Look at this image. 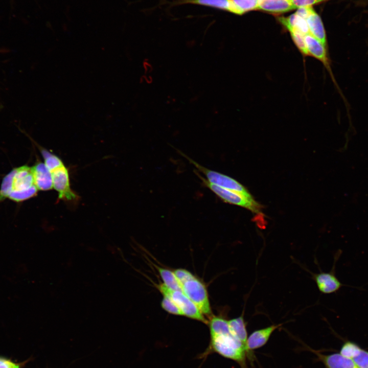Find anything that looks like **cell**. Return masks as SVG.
<instances>
[{
    "label": "cell",
    "mask_w": 368,
    "mask_h": 368,
    "mask_svg": "<svg viewBox=\"0 0 368 368\" xmlns=\"http://www.w3.org/2000/svg\"><path fill=\"white\" fill-rule=\"evenodd\" d=\"M209 348L205 355L210 353H216L219 355L236 362L240 368H247L246 357L249 354L245 346L231 332L211 334Z\"/></svg>",
    "instance_id": "6da1fadb"
},
{
    "label": "cell",
    "mask_w": 368,
    "mask_h": 368,
    "mask_svg": "<svg viewBox=\"0 0 368 368\" xmlns=\"http://www.w3.org/2000/svg\"><path fill=\"white\" fill-rule=\"evenodd\" d=\"M11 191L8 198L21 202L36 195L31 167L22 166L12 170Z\"/></svg>",
    "instance_id": "7a4b0ae2"
},
{
    "label": "cell",
    "mask_w": 368,
    "mask_h": 368,
    "mask_svg": "<svg viewBox=\"0 0 368 368\" xmlns=\"http://www.w3.org/2000/svg\"><path fill=\"white\" fill-rule=\"evenodd\" d=\"M178 151L193 165L198 171L205 175L206 179L211 183L224 189L239 193L248 198H253L248 190L236 179L225 174L209 169L194 161L181 151Z\"/></svg>",
    "instance_id": "3957f363"
},
{
    "label": "cell",
    "mask_w": 368,
    "mask_h": 368,
    "mask_svg": "<svg viewBox=\"0 0 368 368\" xmlns=\"http://www.w3.org/2000/svg\"><path fill=\"white\" fill-rule=\"evenodd\" d=\"M196 174L203 184L224 202L246 208L257 214L261 213L262 206L254 198H248L239 193L215 185L200 176L197 172Z\"/></svg>",
    "instance_id": "277c9868"
},
{
    "label": "cell",
    "mask_w": 368,
    "mask_h": 368,
    "mask_svg": "<svg viewBox=\"0 0 368 368\" xmlns=\"http://www.w3.org/2000/svg\"><path fill=\"white\" fill-rule=\"evenodd\" d=\"M158 287L163 295L169 296L177 304L184 316L204 324L208 323L203 314L182 291L171 289L164 283L159 284Z\"/></svg>",
    "instance_id": "5b68a950"
},
{
    "label": "cell",
    "mask_w": 368,
    "mask_h": 368,
    "mask_svg": "<svg viewBox=\"0 0 368 368\" xmlns=\"http://www.w3.org/2000/svg\"><path fill=\"white\" fill-rule=\"evenodd\" d=\"M182 292L205 315H211V308L205 287L196 278L185 282L182 286Z\"/></svg>",
    "instance_id": "8992f818"
},
{
    "label": "cell",
    "mask_w": 368,
    "mask_h": 368,
    "mask_svg": "<svg viewBox=\"0 0 368 368\" xmlns=\"http://www.w3.org/2000/svg\"><path fill=\"white\" fill-rule=\"evenodd\" d=\"M53 188L58 193V197L63 200L73 201L78 196L71 188L68 171L64 164L50 171Z\"/></svg>",
    "instance_id": "52a82bcc"
},
{
    "label": "cell",
    "mask_w": 368,
    "mask_h": 368,
    "mask_svg": "<svg viewBox=\"0 0 368 368\" xmlns=\"http://www.w3.org/2000/svg\"><path fill=\"white\" fill-rule=\"evenodd\" d=\"M341 251L336 254L335 261L332 269L329 272H321L314 275V279L319 290L324 294H330L338 291L344 285L336 277L335 264L339 258Z\"/></svg>",
    "instance_id": "ba28073f"
},
{
    "label": "cell",
    "mask_w": 368,
    "mask_h": 368,
    "mask_svg": "<svg viewBox=\"0 0 368 368\" xmlns=\"http://www.w3.org/2000/svg\"><path fill=\"white\" fill-rule=\"evenodd\" d=\"M305 41L309 56L314 57L320 61L331 74V70L327 55V47L311 34L305 36Z\"/></svg>",
    "instance_id": "9c48e42d"
},
{
    "label": "cell",
    "mask_w": 368,
    "mask_h": 368,
    "mask_svg": "<svg viewBox=\"0 0 368 368\" xmlns=\"http://www.w3.org/2000/svg\"><path fill=\"white\" fill-rule=\"evenodd\" d=\"M282 324L272 325L253 332L247 338L246 349L248 353L264 346L268 341L272 333Z\"/></svg>",
    "instance_id": "30bf717a"
},
{
    "label": "cell",
    "mask_w": 368,
    "mask_h": 368,
    "mask_svg": "<svg viewBox=\"0 0 368 368\" xmlns=\"http://www.w3.org/2000/svg\"><path fill=\"white\" fill-rule=\"evenodd\" d=\"M34 183L38 190L47 191L53 188L51 173L43 163H37L31 167Z\"/></svg>",
    "instance_id": "8fae6325"
},
{
    "label": "cell",
    "mask_w": 368,
    "mask_h": 368,
    "mask_svg": "<svg viewBox=\"0 0 368 368\" xmlns=\"http://www.w3.org/2000/svg\"><path fill=\"white\" fill-rule=\"evenodd\" d=\"M315 353L326 368H359L352 359L345 357L340 353L328 355L316 352Z\"/></svg>",
    "instance_id": "7c38bea8"
},
{
    "label": "cell",
    "mask_w": 368,
    "mask_h": 368,
    "mask_svg": "<svg viewBox=\"0 0 368 368\" xmlns=\"http://www.w3.org/2000/svg\"><path fill=\"white\" fill-rule=\"evenodd\" d=\"M257 9L270 13H282L294 8L291 0H259Z\"/></svg>",
    "instance_id": "4fadbf2b"
},
{
    "label": "cell",
    "mask_w": 368,
    "mask_h": 368,
    "mask_svg": "<svg viewBox=\"0 0 368 368\" xmlns=\"http://www.w3.org/2000/svg\"><path fill=\"white\" fill-rule=\"evenodd\" d=\"M310 33L327 47L325 28L320 16L314 11L307 19Z\"/></svg>",
    "instance_id": "5bb4252c"
},
{
    "label": "cell",
    "mask_w": 368,
    "mask_h": 368,
    "mask_svg": "<svg viewBox=\"0 0 368 368\" xmlns=\"http://www.w3.org/2000/svg\"><path fill=\"white\" fill-rule=\"evenodd\" d=\"M228 324L232 335L240 341L246 348L248 336L243 315L228 320Z\"/></svg>",
    "instance_id": "9a60e30c"
},
{
    "label": "cell",
    "mask_w": 368,
    "mask_h": 368,
    "mask_svg": "<svg viewBox=\"0 0 368 368\" xmlns=\"http://www.w3.org/2000/svg\"><path fill=\"white\" fill-rule=\"evenodd\" d=\"M279 19L287 30L294 28L304 35L310 34L306 20L297 15L295 13L288 17H280Z\"/></svg>",
    "instance_id": "2e32d148"
},
{
    "label": "cell",
    "mask_w": 368,
    "mask_h": 368,
    "mask_svg": "<svg viewBox=\"0 0 368 368\" xmlns=\"http://www.w3.org/2000/svg\"><path fill=\"white\" fill-rule=\"evenodd\" d=\"M182 3H190L212 7L232 13L233 8L231 0H181Z\"/></svg>",
    "instance_id": "e0dca14e"
},
{
    "label": "cell",
    "mask_w": 368,
    "mask_h": 368,
    "mask_svg": "<svg viewBox=\"0 0 368 368\" xmlns=\"http://www.w3.org/2000/svg\"><path fill=\"white\" fill-rule=\"evenodd\" d=\"M157 269L162 279L164 284L168 288L174 290H182V285L175 277L173 271L160 267Z\"/></svg>",
    "instance_id": "ac0fdd59"
},
{
    "label": "cell",
    "mask_w": 368,
    "mask_h": 368,
    "mask_svg": "<svg viewBox=\"0 0 368 368\" xmlns=\"http://www.w3.org/2000/svg\"><path fill=\"white\" fill-rule=\"evenodd\" d=\"M232 4V13L242 14L250 10L257 9L259 0H231Z\"/></svg>",
    "instance_id": "d6986e66"
},
{
    "label": "cell",
    "mask_w": 368,
    "mask_h": 368,
    "mask_svg": "<svg viewBox=\"0 0 368 368\" xmlns=\"http://www.w3.org/2000/svg\"><path fill=\"white\" fill-rule=\"evenodd\" d=\"M210 335L229 332L228 320L220 317L214 316L208 322Z\"/></svg>",
    "instance_id": "ffe728a7"
},
{
    "label": "cell",
    "mask_w": 368,
    "mask_h": 368,
    "mask_svg": "<svg viewBox=\"0 0 368 368\" xmlns=\"http://www.w3.org/2000/svg\"><path fill=\"white\" fill-rule=\"evenodd\" d=\"M291 38L298 50L304 58L309 56L305 41V36L301 32L294 28L288 30Z\"/></svg>",
    "instance_id": "44dd1931"
},
{
    "label": "cell",
    "mask_w": 368,
    "mask_h": 368,
    "mask_svg": "<svg viewBox=\"0 0 368 368\" xmlns=\"http://www.w3.org/2000/svg\"><path fill=\"white\" fill-rule=\"evenodd\" d=\"M361 349L357 343L347 340L341 347L339 353L345 357L353 359L359 353Z\"/></svg>",
    "instance_id": "7402d4cb"
},
{
    "label": "cell",
    "mask_w": 368,
    "mask_h": 368,
    "mask_svg": "<svg viewBox=\"0 0 368 368\" xmlns=\"http://www.w3.org/2000/svg\"><path fill=\"white\" fill-rule=\"evenodd\" d=\"M44 163L50 171L63 164L62 160L57 155L53 154L45 149L40 150Z\"/></svg>",
    "instance_id": "603a6c76"
},
{
    "label": "cell",
    "mask_w": 368,
    "mask_h": 368,
    "mask_svg": "<svg viewBox=\"0 0 368 368\" xmlns=\"http://www.w3.org/2000/svg\"><path fill=\"white\" fill-rule=\"evenodd\" d=\"M161 305L162 308L169 313L177 315H183L179 307L169 296L164 295Z\"/></svg>",
    "instance_id": "cb8c5ba5"
},
{
    "label": "cell",
    "mask_w": 368,
    "mask_h": 368,
    "mask_svg": "<svg viewBox=\"0 0 368 368\" xmlns=\"http://www.w3.org/2000/svg\"><path fill=\"white\" fill-rule=\"evenodd\" d=\"M352 360L359 368H368V351L362 349Z\"/></svg>",
    "instance_id": "d4e9b609"
},
{
    "label": "cell",
    "mask_w": 368,
    "mask_h": 368,
    "mask_svg": "<svg viewBox=\"0 0 368 368\" xmlns=\"http://www.w3.org/2000/svg\"><path fill=\"white\" fill-rule=\"evenodd\" d=\"M173 273L182 286L185 282L195 278L190 272L183 269H175Z\"/></svg>",
    "instance_id": "484cf974"
},
{
    "label": "cell",
    "mask_w": 368,
    "mask_h": 368,
    "mask_svg": "<svg viewBox=\"0 0 368 368\" xmlns=\"http://www.w3.org/2000/svg\"><path fill=\"white\" fill-rule=\"evenodd\" d=\"M25 363H18L8 358L0 356V368H22Z\"/></svg>",
    "instance_id": "4316f807"
},
{
    "label": "cell",
    "mask_w": 368,
    "mask_h": 368,
    "mask_svg": "<svg viewBox=\"0 0 368 368\" xmlns=\"http://www.w3.org/2000/svg\"><path fill=\"white\" fill-rule=\"evenodd\" d=\"M325 0H291L294 8L310 7L311 5Z\"/></svg>",
    "instance_id": "83f0119b"
},
{
    "label": "cell",
    "mask_w": 368,
    "mask_h": 368,
    "mask_svg": "<svg viewBox=\"0 0 368 368\" xmlns=\"http://www.w3.org/2000/svg\"><path fill=\"white\" fill-rule=\"evenodd\" d=\"M314 11H315L311 6L305 7L298 8L295 13L306 20Z\"/></svg>",
    "instance_id": "f1b7e54d"
},
{
    "label": "cell",
    "mask_w": 368,
    "mask_h": 368,
    "mask_svg": "<svg viewBox=\"0 0 368 368\" xmlns=\"http://www.w3.org/2000/svg\"><path fill=\"white\" fill-rule=\"evenodd\" d=\"M144 67L145 73H148L152 72L153 67L152 65L149 62L148 59H146L144 62Z\"/></svg>",
    "instance_id": "f546056e"
},
{
    "label": "cell",
    "mask_w": 368,
    "mask_h": 368,
    "mask_svg": "<svg viewBox=\"0 0 368 368\" xmlns=\"http://www.w3.org/2000/svg\"><path fill=\"white\" fill-rule=\"evenodd\" d=\"M146 81L148 84H151L153 82V78L151 76H147L144 77Z\"/></svg>",
    "instance_id": "4dcf8cb0"
},
{
    "label": "cell",
    "mask_w": 368,
    "mask_h": 368,
    "mask_svg": "<svg viewBox=\"0 0 368 368\" xmlns=\"http://www.w3.org/2000/svg\"><path fill=\"white\" fill-rule=\"evenodd\" d=\"M198 99V97L196 96L193 97V98L191 99V102H195V101H196Z\"/></svg>",
    "instance_id": "1f68e13d"
}]
</instances>
